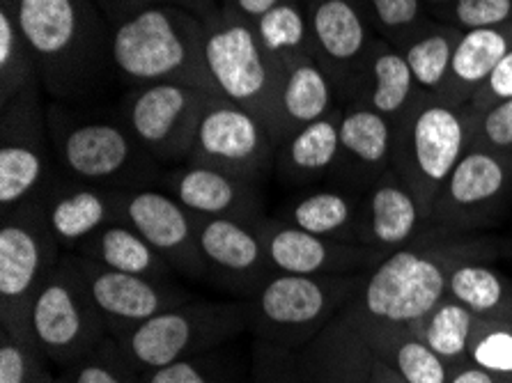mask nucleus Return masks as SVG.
<instances>
[{"label": "nucleus", "instance_id": "f257e3e1", "mask_svg": "<svg viewBox=\"0 0 512 383\" xmlns=\"http://www.w3.org/2000/svg\"><path fill=\"white\" fill-rule=\"evenodd\" d=\"M10 7L40 67L46 95H90L111 69V23L95 0H0Z\"/></svg>", "mask_w": 512, "mask_h": 383}, {"label": "nucleus", "instance_id": "f03ea898", "mask_svg": "<svg viewBox=\"0 0 512 383\" xmlns=\"http://www.w3.org/2000/svg\"><path fill=\"white\" fill-rule=\"evenodd\" d=\"M111 69L134 88L182 83L219 97L205 60V23L180 5H152L115 23Z\"/></svg>", "mask_w": 512, "mask_h": 383}, {"label": "nucleus", "instance_id": "7ed1b4c3", "mask_svg": "<svg viewBox=\"0 0 512 383\" xmlns=\"http://www.w3.org/2000/svg\"><path fill=\"white\" fill-rule=\"evenodd\" d=\"M460 246L393 250L363 280L347 306L361 333H418L425 317L446 299L455 264L469 260Z\"/></svg>", "mask_w": 512, "mask_h": 383}, {"label": "nucleus", "instance_id": "20e7f679", "mask_svg": "<svg viewBox=\"0 0 512 383\" xmlns=\"http://www.w3.org/2000/svg\"><path fill=\"white\" fill-rule=\"evenodd\" d=\"M205 60L219 97L242 106L276 143L281 131L283 67L262 46L258 30L228 7H219L205 19Z\"/></svg>", "mask_w": 512, "mask_h": 383}, {"label": "nucleus", "instance_id": "39448f33", "mask_svg": "<svg viewBox=\"0 0 512 383\" xmlns=\"http://www.w3.org/2000/svg\"><path fill=\"white\" fill-rule=\"evenodd\" d=\"M53 156L65 177L113 191L145 189L157 173L127 124L113 117H83L56 104L46 108Z\"/></svg>", "mask_w": 512, "mask_h": 383}, {"label": "nucleus", "instance_id": "423d86ee", "mask_svg": "<svg viewBox=\"0 0 512 383\" xmlns=\"http://www.w3.org/2000/svg\"><path fill=\"white\" fill-rule=\"evenodd\" d=\"M363 285L359 276L274 273L248 299V328L258 342L301 351L340 315Z\"/></svg>", "mask_w": 512, "mask_h": 383}, {"label": "nucleus", "instance_id": "0eeeda50", "mask_svg": "<svg viewBox=\"0 0 512 383\" xmlns=\"http://www.w3.org/2000/svg\"><path fill=\"white\" fill-rule=\"evenodd\" d=\"M248 306L235 301H186L159 312L141 326L115 338L138 374H147L182 358L230 345L248 328Z\"/></svg>", "mask_w": 512, "mask_h": 383}, {"label": "nucleus", "instance_id": "6e6552de", "mask_svg": "<svg viewBox=\"0 0 512 383\" xmlns=\"http://www.w3.org/2000/svg\"><path fill=\"white\" fill-rule=\"evenodd\" d=\"M471 145V120L448 101L414 104L393 127L391 168L414 191L430 221L441 186Z\"/></svg>", "mask_w": 512, "mask_h": 383}, {"label": "nucleus", "instance_id": "1a4fd4ad", "mask_svg": "<svg viewBox=\"0 0 512 383\" xmlns=\"http://www.w3.org/2000/svg\"><path fill=\"white\" fill-rule=\"evenodd\" d=\"M40 200L3 211L0 223V328L35 338L33 303L62 260Z\"/></svg>", "mask_w": 512, "mask_h": 383}, {"label": "nucleus", "instance_id": "9d476101", "mask_svg": "<svg viewBox=\"0 0 512 383\" xmlns=\"http://www.w3.org/2000/svg\"><path fill=\"white\" fill-rule=\"evenodd\" d=\"M30 326L46 361L60 370L79 363L111 335L90 299L74 253L62 255L53 276L40 289Z\"/></svg>", "mask_w": 512, "mask_h": 383}, {"label": "nucleus", "instance_id": "9b49d317", "mask_svg": "<svg viewBox=\"0 0 512 383\" xmlns=\"http://www.w3.org/2000/svg\"><path fill=\"white\" fill-rule=\"evenodd\" d=\"M0 111V209L10 211L42 198L56 156L42 88L23 92Z\"/></svg>", "mask_w": 512, "mask_h": 383}, {"label": "nucleus", "instance_id": "f8f14e48", "mask_svg": "<svg viewBox=\"0 0 512 383\" xmlns=\"http://www.w3.org/2000/svg\"><path fill=\"white\" fill-rule=\"evenodd\" d=\"M214 97L182 83L141 85L122 101V122L157 163H186Z\"/></svg>", "mask_w": 512, "mask_h": 383}, {"label": "nucleus", "instance_id": "ddd939ff", "mask_svg": "<svg viewBox=\"0 0 512 383\" xmlns=\"http://www.w3.org/2000/svg\"><path fill=\"white\" fill-rule=\"evenodd\" d=\"M278 143L265 124L223 97L209 101L186 163L219 168L251 182H260L276 163Z\"/></svg>", "mask_w": 512, "mask_h": 383}, {"label": "nucleus", "instance_id": "4468645a", "mask_svg": "<svg viewBox=\"0 0 512 383\" xmlns=\"http://www.w3.org/2000/svg\"><path fill=\"white\" fill-rule=\"evenodd\" d=\"M512 186V156L469 145L441 186L428 225L462 230L490 221Z\"/></svg>", "mask_w": 512, "mask_h": 383}, {"label": "nucleus", "instance_id": "2eb2a0df", "mask_svg": "<svg viewBox=\"0 0 512 383\" xmlns=\"http://www.w3.org/2000/svg\"><path fill=\"white\" fill-rule=\"evenodd\" d=\"M271 269L290 276H356V271L377 267L384 250L317 237L283 218L262 216L255 223Z\"/></svg>", "mask_w": 512, "mask_h": 383}, {"label": "nucleus", "instance_id": "dca6fc26", "mask_svg": "<svg viewBox=\"0 0 512 383\" xmlns=\"http://www.w3.org/2000/svg\"><path fill=\"white\" fill-rule=\"evenodd\" d=\"M120 223H127L186 278L207 280L198 221L168 191H120Z\"/></svg>", "mask_w": 512, "mask_h": 383}, {"label": "nucleus", "instance_id": "f3484780", "mask_svg": "<svg viewBox=\"0 0 512 383\" xmlns=\"http://www.w3.org/2000/svg\"><path fill=\"white\" fill-rule=\"evenodd\" d=\"M74 260L88 285L90 299L106 324L111 338L129 333L159 312L182 306L191 301L189 292L170 283V280H154L134 273H122L92 262L88 257L74 253Z\"/></svg>", "mask_w": 512, "mask_h": 383}, {"label": "nucleus", "instance_id": "a211bd4d", "mask_svg": "<svg viewBox=\"0 0 512 383\" xmlns=\"http://www.w3.org/2000/svg\"><path fill=\"white\" fill-rule=\"evenodd\" d=\"M196 221L207 280L251 299L276 273L255 225L235 218L196 216Z\"/></svg>", "mask_w": 512, "mask_h": 383}, {"label": "nucleus", "instance_id": "6ab92c4d", "mask_svg": "<svg viewBox=\"0 0 512 383\" xmlns=\"http://www.w3.org/2000/svg\"><path fill=\"white\" fill-rule=\"evenodd\" d=\"M166 191L191 214L203 218H235L255 225L262 218L258 182L223 173L219 168L186 163L170 170Z\"/></svg>", "mask_w": 512, "mask_h": 383}, {"label": "nucleus", "instance_id": "aec40b11", "mask_svg": "<svg viewBox=\"0 0 512 383\" xmlns=\"http://www.w3.org/2000/svg\"><path fill=\"white\" fill-rule=\"evenodd\" d=\"M301 383H370L377 356L347 308L329 326L294 351Z\"/></svg>", "mask_w": 512, "mask_h": 383}, {"label": "nucleus", "instance_id": "412c9836", "mask_svg": "<svg viewBox=\"0 0 512 383\" xmlns=\"http://www.w3.org/2000/svg\"><path fill=\"white\" fill-rule=\"evenodd\" d=\"M40 205L58 244L72 253L92 234L120 221V191L72 177H53Z\"/></svg>", "mask_w": 512, "mask_h": 383}, {"label": "nucleus", "instance_id": "4be33fe9", "mask_svg": "<svg viewBox=\"0 0 512 383\" xmlns=\"http://www.w3.org/2000/svg\"><path fill=\"white\" fill-rule=\"evenodd\" d=\"M425 225L428 223L414 191L393 168L372 179L363 200V246L393 253L411 244Z\"/></svg>", "mask_w": 512, "mask_h": 383}, {"label": "nucleus", "instance_id": "5701e85b", "mask_svg": "<svg viewBox=\"0 0 512 383\" xmlns=\"http://www.w3.org/2000/svg\"><path fill=\"white\" fill-rule=\"evenodd\" d=\"M313 53L331 74L333 83L343 85V74L368 51V21L354 0H327L308 7Z\"/></svg>", "mask_w": 512, "mask_h": 383}, {"label": "nucleus", "instance_id": "b1692460", "mask_svg": "<svg viewBox=\"0 0 512 383\" xmlns=\"http://www.w3.org/2000/svg\"><path fill=\"white\" fill-rule=\"evenodd\" d=\"M278 108L283 138L336 113V83L315 56L292 62L283 69Z\"/></svg>", "mask_w": 512, "mask_h": 383}, {"label": "nucleus", "instance_id": "393cba45", "mask_svg": "<svg viewBox=\"0 0 512 383\" xmlns=\"http://www.w3.org/2000/svg\"><path fill=\"white\" fill-rule=\"evenodd\" d=\"M340 111L294 131L278 143L276 170L281 179L306 184L320 179L340 163Z\"/></svg>", "mask_w": 512, "mask_h": 383}, {"label": "nucleus", "instance_id": "a878e982", "mask_svg": "<svg viewBox=\"0 0 512 383\" xmlns=\"http://www.w3.org/2000/svg\"><path fill=\"white\" fill-rule=\"evenodd\" d=\"M76 255L122 273H134L154 280H168L175 269L127 223H111L85 239Z\"/></svg>", "mask_w": 512, "mask_h": 383}, {"label": "nucleus", "instance_id": "bb28decb", "mask_svg": "<svg viewBox=\"0 0 512 383\" xmlns=\"http://www.w3.org/2000/svg\"><path fill=\"white\" fill-rule=\"evenodd\" d=\"M281 218L317 237L361 244L363 202L359 205L345 191L322 189L301 195L292 205H287Z\"/></svg>", "mask_w": 512, "mask_h": 383}, {"label": "nucleus", "instance_id": "cd10ccee", "mask_svg": "<svg viewBox=\"0 0 512 383\" xmlns=\"http://www.w3.org/2000/svg\"><path fill=\"white\" fill-rule=\"evenodd\" d=\"M340 161H349L359 173L375 179L391 168L393 122L366 104H354L340 113Z\"/></svg>", "mask_w": 512, "mask_h": 383}, {"label": "nucleus", "instance_id": "c85d7f7f", "mask_svg": "<svg viewBox=\"0 0 512 383\" xmlns=\"http://www.w3.org/2000/svg\"><path fill=\"white\" fill-rule=\"evenodd\" d=\"M512 51V23L496 28L464 30L455 44L451 74L446 88L453 92L451 104L455 106V95H471L483 88V83L499 67V62Z\"/></svg>", "mask_w": 512, "mask_h": 383}, {"label": "nucleus", "instance_id": "c756f323", "mask_svg": "<svg viewBox=\"0 0 512 383\" xmlns=\"http://www.w3.org/2000/svg\"><path fill=\"white\" fill-rule=\"evenodd\" d=\"M446 296L469 308L480 322L512 326V283L492 267L473 260L455 264Z\"/></svg>", "mask_w": 512, "mask_h": 383}, {"label": "nucleus", "instance_id": "7c9ffc66", "mask_svg": "<svg viewBox=\"0 0 512 383\" xmlns=\"http://www.w3.org/2000/svg\"><path fill=\"white\" fill-rule=\"evenodd\" d=\"M370 83L368 95L361 104H366L372 111L382 113L386 120L398 122L407 113L409 106H414L416 83L411 76V69L402 53L389 49V46H377L368 62Z\"/></svg>", "mask_w": 512, "mask_h": 383}, {"label": "nucleus", "instance_id": "2f4dec72", "mask_svg": "<svg viewBox=\"0 0 512 383\" xmlns=\"http://www.w3.org/2000/svg\"><path fill=\"white\" fill-rule=\"evenodd\" d=\"M368 345L379 361L400 374L407 383H448V367L416 333H377L366 335Z\"/></svg>", "mask_w": 512, "mask_h": 383}, {"label": "nucleus", "instance_id": "473e14b6", "mask_svg": "<svg viewBox=\"0 0 512 383\" xmlns=\"http://www.w3.org/2000/svg\"><path fill=\"white\" fill-rule=\"evenodd\" d=\"M265 49L283 69L313 53L308 7L301 0H287L253 23Z\"/></svg>", "mask_w": 512, "mask_h": 383}, {"label": "nucleus", "instance_id": "72a5a7b5", "mask_svg": "<svg viewBox=\"0 0 512 383\" xmlns=\"http://www.w3.org/2000/svg\"><path fill=\"white\" fill-rule=\"evenodd\" d=\"M476 326L478 317L462 303L446 296L418 326L416 335H421L425 345L453 370L457 365L469 363V345Z\"/></svg>", "mask_w": 512, "mask_h": 383}, {"label": "nucleus", "instance_id": "f704fd0d", "mask_svg": "<svg viewBox=\"0 0 512 383\" xmlns=\"http://www.w3.org/2000/svg\"><path fill=\"white\" fill-rule=\"evenodd\" d=\"M33 88H42L40 67L12 10L0 3V108Z\"/></svg>", "mask_w": 512, "mask_h": 383}, {"label": "nucleus", "instance_id": "c9c22d12", "mask_svg": "<svg viewBox=\"0 0 512 383\" xmlns=\"http://www.w3.org/2000/svg\"><path fill=\"white\" fill-rule=\"evenodd\" d=\"M457 39H460L457 30L455 33L453 30H430V33L418 35L407 46L402 56L407 60L418 90L441 92L446 88Z\"/></svg>", "mask_w": 512, "mask_h": 383}, {"label": "nucleus", "instance_id": "e433bc0d", "mask_svg": "<svg viewBox=\"0 0 512 383\" xmlns=\"http://www.w3.org/2000/svg\"><path fill=\"white\" fill-rule=\"evenodd\" d=\"M143 383H239L242 381V365L232 356L228 345L207 354L182 358L170 365L141 374Z\"/></svg>", "mask_w": 512, "mask_h": 383}, {"label": "nucleus", "instance_id": "4c0bfd02", "mask_svg": "<svg viewBox=\"0 0 512 383\" xmlns=\"http://www.w3.org/2000/svg\"><path fill=\"white\" fill-rule=\"evenodd\" d=\"M60 374L65 383H143L111 335Z\"/></svg>", "mask_w": 512, "mask_h": 383}, {"label": "nucleus", "instance_id": "58836bf2", "mask_svg": "<svg viewBox=\"0 0 512 383\" xmlns=\"http://www.w3.org/2000/svg\"><path fill=\"white\" fill-rule=\"evenodd\" d=\"M51 365L35 338H19L0 328V383H35Z\"/></svg>", "mask_w": 512, "mask_h": 383}, {"label": "nucleus", "instance_id": "ea45409f", "mask_svg": "<svg viewBox=\"0 0 512 383\" xmlns=\"http://www.w3.org/2000/svg\"><path fill=\"white\" fill-rule=\"evenodd\" d=\"M469 361L512 379V326L485 324L478 319L469 345Z\"/></svg>", "mask_w": 512, "mask_h": 383}, {"label": "nucleus", "instance_id": "a19ab883", "mask_svg": "<svg viewBox=\"0 0 512 383\" xmlns=\"http://www.w3.org/2000/svg\"><path fill=\"white\" fill-rule=\"evenodd\" d=\"M471 145L499 154L512 152V99L485 108L478 120L471 117Z\"/></svg>", "mask_w": 512, "mask_h": 383}, {"label": "nucleus", "instance_id": "79ce46f5", "mask_svg": "<svg viewBox=\"0 0 512 383\" xmlns=\"http://www.w3.org/2000/svg\"><path fill=\"white\" fill-rule=\"evenodd\" d=\"M453 17L464 30L506 26L512 21V0H455Z\"/></svg>", "mask_w": 512, "mask_h": 383}, {"label": "nucleus", "instance_id": "37998d69", "mask_svg": "<svg viewBox=\"0 0 512 383\" xmlns=\"http://www.w3.org/2000/svg\"><path fill=\"white\" fill-rule=\"evenodd\" d=\"M251 383H301L294 351L260 342L258 367H255Z\"/></svg>", "mask_w": 512, "mask_h": 383}, {"label": "nucleus", "instance_id": "c03bdc74", "mask_svg": "<svg viewBox=\"0 0 512 383\" xmlns=\"http://www.w3.org/2000/svg\"><path fill=\"white\" fill-rule=\"evenodd\" d=\"M370 12L379 28L407 30L421 17L423 0H368Z\"/></svg>", "mask_w": 512, "mask_h": 383}, {"label": "nucleus", "instance_id": "a18cd8bd", "mask_svg": "<svg viewBox=\"0 0 512 383\" xmlns=\"http://www.w3.org/2000/svg\"><path fill=\"white\" fill-rule=\"evenodd\" d=\"M506 99H512V51L499 62V67H496L492 76L483 83L478 97H473V108H476V111H485V108Z\"/></svg>", "mask_w": 512, "mask_h": 383}, {"label": "nucleus", "instance_id": "49530a36", "mask_svg": "<svg viewBox=\"0 0 512 383\" xmlns=\"http://www.w3.org/2000/svg\"><path fill=\"white\" fill-rule=\"evenodd\" d=\"M99 5V10L104 12L106 21L111 23V28L115 23L124 21L131 14L145 10V7H152V5H161L164 0H95Z\"/></svg>", "mask_w": 512, "mask_h": 383}, {"label": "nucleus", "instance_id": "de8ad7c7", "mask_svg": "<svg viewBox=\"0 0 512 383\" xmlns=\"http://www.w3.org/2000/svg\"><path fill=\"white\" fill-rule=\"evenodd\" d=\"M448 383H512L510 377H503V374H494L490 370H483V367L476 363H464L457 365L451 370V377Z\"/></svg>", "mask_w": 512, "mask_h": 383}, {"label": "nucleus", "instance_id": "09e8293b", "mask_svg": "<svg viewBox=\"0 0 512 383\" xmlns=\"http://www.w3.org/2000/svg\"><path fill=\"white\" fill-rule=\"evenodd\" d=\"M281 3H287V0H221V7H228V10L239 14V17L255 23L262 14L274 10Z\"/></svg>", "mask_w": 512, "mask_h": 383}, {"label": "nucleus", "instance_id": "8fccbe9b", "mask_svg": "<svg viewBox=\"0 0 512 383\" xmlns=\"http://www.w3.org/2000/svg\"><path fill=\"white\" fill-rule=\"evenodd\" d=\"M168 5H180L184 10L198 14L200 19H209L221 7V0H164Z\"/></svg>", "mask_w": 512, "mask_h": 383}, {"label": "nucleus", "instance_id": "3c124183", "mask_svg": "<svg viewBox=\"0 0 512 383\" xmlns=\"http://www.w3.org/2000/svg\"><path fill=\"white\" fill-rule=\"evenodd\" d=\"M370 383H407V381H402L398 372H393L389 365L382 363V361H379V358H377L375 372H372Z\"/></svg>", "mask_w": 512, "mask_h": 383}, {"label": "nucleus", "instance_id": "603ef678", "mask_svg": "<svg viewBox=\"0 0 512 383\" xmlns=\"http://www.w3.org/2000/svg\"><path fill=\"white\" fill-rule=\"evenodd\" d=\"M35 383H62V381H60V374H58V377H56V374H51V372H44L42 377L37 379Z\"/></svg>", "mask_w": 512, "mask_h": 383}, {"label": "nucleus", "instance_id": "864d4df0", "mask_svg": "<svg viewBox=\"0 0 512 383\" xmlns=\"http://www.w3.org/2000/svg\"><path fill=\"white\" fill-rule=\"evenodd\" d=\"M306 7H313V5H320V3H327V0H301Z\"/></svg>", "mask_w": 512, "mask_h": 383}, {"label": "nucleus", "instance_id": "5fc2aeb1", "mask_svg": "<svg viewBox=\"0 0 512 383\" xmlns=\"http://www.w3.org/2000/svg\"><path fill=\"white\" fill-rule=\"evenodd\" d=\"M430 3H446V0H430ZM453 3H455V0H453Z\"/></svg>", "mask_w": 512, "mask_h": 383}, {"label": "nucleus", "instance_id": "6e6d98bb", "mask_svg": "<svg viewBox=\"0 0 512 383\" xmlns=\"http://www.w3.org/2000/svg\"><path fill=\"white\" fill-rule=\"evenodd\" d=\"M60 381H62V383H65V379H62V374H60Z\"/></svg>", "mask_w": 512, "mask_h": 383}]
</instances>
